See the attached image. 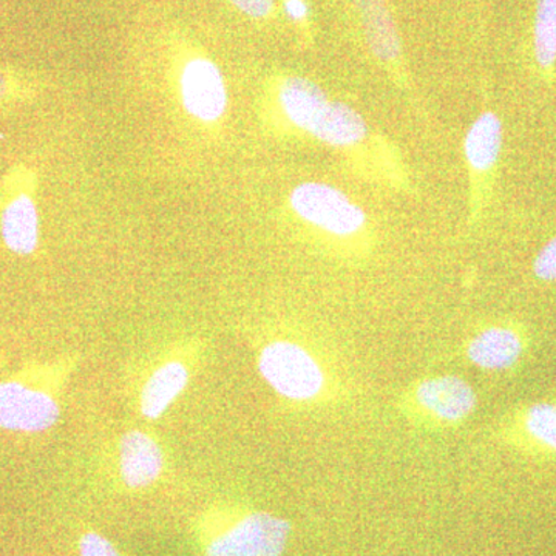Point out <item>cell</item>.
I'll list each match as a JSON object with an SVG mask.
<instances>
[{"mask_svg": "<svg viewBox=\"0 0 556 556\" xmlns=\"http://www.w3.org/2000/svg\"><path fill=\"white\" fill-rule=\"evenodd\" d=\"M289 533L291 526L283 518L255 511L212 540L206 556H280Z\"/></svg>", "mask_w": 556, "mask_h": 556, "instance_id": "obj_4", "label": "cell"}, {"mask_svg": "<svg viewBox=\"0 0 556 556\" xmlns=\"http://www.w3.org/2000/svg\"><path fill=\"white\" fill-rule=\"evenodd\" d=\"M189 382V371L181 362L161 365L142 388L141 412L149 419H159Z\"/></svg>", "mask_w": 556, "mask_h": 556, "instance_id": "obj_12", "label": "cell"}, {"mask_svg": "<svg viewBox=\"0 0 556 556\" xmlns=\"http://www.w3.org/2000/svg\"><path fill=\"white\" fill-rule=\"evenodd\" d=\"M121 475L131 489L153 484L163 471L164 456L159 442L142 431H129L121 439Z\"/></svg>", "mask_w": 556, "mask_h": 556, "instance_id": "obj_8", "label": "cell"}, {"mask_svg": "<svg viewBox=\"0 0 556 556\" xmlns=\"http://www.w3.org/2000/svg\"><path fill=\"white\" fill-rule=\"evenodd\" d=\"M258 371L276 393L291 401H314L327 388V375L317 358L289 340H276L263 348Z\"/></svg>", "mask_w": 556, "mask_h": 556, "instance_id": "obj_1", "label": "cell"}, {"mask_svg": "<svg viewBox=\"0 0 556 556\" xmlns=\"http://www.w3.org/2000/svg\"><path fill=\"white\" fill-rule=\"evenodd\" d=\"M408 408L417 417L441 427L466 422L478 407L477 391L457 376H431L408 393Z\"/></svg>", "mask_w": 556, "mask_h": 556, "instance_id": "obj_3", "label": "cell"}, {"mask_svg": "<svg viewBox=\"0 0 556 556\" xmlns=\"http://www.w3.org/2000/svg\"><path fill=\"white\" fill-rule=\"evenodd\" d=\"M361 11L369 49L382 61L401 56V39L396 24L388 10L387 0H353Z\"/></svg>", "mask_w": 556, "mask_h": 556, "instance_id": "obj_11", "label": "cell"}, {"mask_svg": "<svg viewBox=\"0 0 556 556\" xmlns=\"http://www.w3.org/2000/svg\"><path fill=\"white\" fill-rule=\"evenodd\" d=\"M503 149V123L493 112L478 116L467 131L464 150L471 169L486 172L497 163Z\"/></svg>", "mask_w": 556, "mask_h": 556, "instance_id": "obj_13", "label": "cell"}, {"mask_svg": "<svg viewBox=\"0 0 556 556\" xmlns=\"http://www.w3.org/2000/svg\"><path fill=\"white\" fill-rule=\"evenodd\" d=\"M278 100L287 118L305 131L313 129L329 104L327 94L316 83L298 76L281 83Z\"/></svg>", "mask_w": 556, "mask_h": 556, "instance_id": "obj_9", "label": "cell"}, {"mask_svg": "<svg viewBox=\"0 0 556 556\" xmlns=\"http://www.w3.org/2000/svg\"><path fill=\"white\" fill-rule=\"evenodd\" d=\"M533 36L538 65L552 75L556 65V0H538Z\"/></svg>", "mask_w": 556, "mask_h": 556, "instance_id": "obj_15", "label": "cell"}, {"mask_svg": "<svg viewBox=\"0 0 556 556\" xmlns=\"http://www.w3.org/2000/svg\"><path fill=\"white\" fill-rule=\"evenodd\" d=\"M525 353V342L514 328L490 327L467 343L466 354L475 367L485 371H506Z\"/></svg>", "mask_w": 556, "mask_h": 556, "instance_id": "obj_7", "label": "cell"}, {"mask_svg": "<svg viewBox=\"0 0 556 556\" xmlns=\"http://www.w3.org/2000/svg\"><path fill=\"white\" fill-rule=\"evenodd\" d=\"M230 2L255 20L269 16L270 11L274 10V0H230Z\"/></svg>", "mask_w": 556, "mask_h": 556, "instance_id": "obj_19", "label": "cell"}, {"mask_svg": "<svg viewBox=\"0 0 556 556\" xmlns=\"http://www.w3.org/2000/svg\"><path fill=\"white\" fill-rule=\"evenodd\" d=\"M80 556H121L113 544L98 533H87L80 540Z\"/></svg>", "mask_w": 556, "mask_h": 556, "instance_id": "obj_18", "label": "cell"}, {"mask_svg": "<svg viewBox=\"0 0 556 556\" xmlns=\"http://www.w3.org/2000/svg\"><path fill=\"white\" fill-rule=\"evenodd\" d=\"M3 91H5V83H3L2 76H0V97H2Z\"/></svg>", "mask_w": 556, "mask_h": 556, "instance_id": "obj_21", "label": "cell"}, {"mask_svg": "<svg viewBox=\"0 0 556 556\" xmlns=\"http://www.w3.org/2000/svg\"><path fill=\"white\" fill-rule=\"evenodd\" d=\"M2 237L16 254H31L39 241V215L31 199L22 195L11 201L2 214Z\"/></svg>", "mask_w": 556, "mask_h": 556, "instance_id": "obj_14", "label": "cell"}, {"mask_svg": "<svg viewBox=\"0 0 556 556\" xmlns=\"http://www.w3.org/2000/svg\"><path fill=\"white\" fill-rule=\"evenodd\" d=\"M285 10H287L288 16L294 21H303L308 16V7H306L305 0H287Z\"/></svg>", "mask_w": 556, "mask_h": 556, "instance_id": "obj_20", "label": "cell"}, {"mask_svg": "<svg viewBox=\"0 0 556 556\" xmlns=\"http://www.w3.org/2000/svg\"><path fill=\"white\" fill-rule=\"evenodd\" d=\"M525 428L533 441L556 453V404L541 402L532 405L526 412Z\"/></svg>", "mask_w": 556, "mask_h": 556, "instance_id": "obj_16", "label": "cell"}, {"mask_svg": "<svg viewBox=\"0 0 556 556\" xmlns=\"http://www.w3.org/2000/svg\"><path fill=\"white\" fill-rule=\"evenodd\" d=\"M182 104L190 115L204 123L222 118L228 105V91L225 79L212 61H190L181 73Z\"/></svg>", "mask_w": 556, "mask_h": 556, "instance_id": "obj_6", "label": "cell"}, {"mask_svg": "<svg viewBox=\"0 0 556 556\" xmlns=\"http://www.w3.org/2000/svg\"><path fill=\"white\" fill-rule=\"evenodd\" d=\"M289 201L300 218L336 237L356 236L367 223L364 208L325 182H303Z\"/></svg>", "mask_w": 556, "mask_h": 556, "instance_id": "obj_2", "label": "cell"}, {"mask_svg": "<svg viewBox=\"0 0 556 556\" xmlns=\"http://www.w3.org/2000/svg\"><path fill=\"white\" fill-rule=\"evenodd\" d=\"M364 116L351 105L329 101L309 134L332 148H350L367 137Z\"/></svg>", "mask_w": 556, "mask_h": 556, "instance_id": "obj_10", "label": "cell"}, {"mask_svg": "<svg viewBox=\"0 0 556 556\" xmlns=\"http://www.w3.org/2000/svg\"><path fill=\"white\" fill-rule=\"evenodd\" d=\"M60 419V405L50 394L17 382L0 383V428L39 433Z\"/></svg>", "mask_w": 556, "mask_h": 556, "instance_id": "obj_5", "label": "cell"}, {"mask_svg": "<svg viewBox=\"0 0 556 556\" xmlns=\"http://www.w3.org/2000/svg\"><path fill=\"white\" fill-rule=\"evenodd\" d=\"M533 274L543 281H556V237L544 244L533 262Z\"/></svg>", "mask_w": 556, "mask_h": 556, "instance_id": "obj_17", "label": "cell"}]
</instances>
